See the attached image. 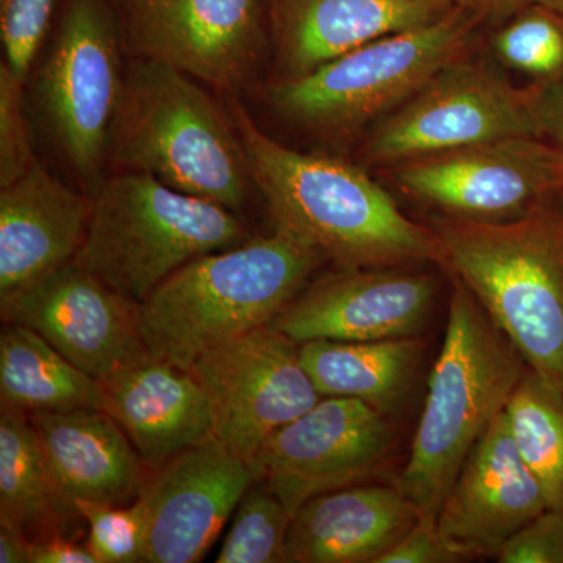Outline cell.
Masks as SVG:
<instances>
[{"label": "cell", "mask_w": 563, "mask_h": 563, "mask_svg": "<svg viewBox=\"0 0 563 563\" xmlns=\"http://www.w3.org/2000/svg\"><path fill=\"white\" fill-rule=\"evenodd\" d=\"M542 85L517 87L472 54L457 58L390 114L373 125L361 150L363 165L398 163L506 136H543Z\"/></svg>", "instance_id": "9"}, {"label": "cell", "mask_w": 563, "mask_h": 563, "mask_svg": "<svg viewBox=\"0 0 563 563\" xmlns=\"http://www.w3.org/2000/svg\"><path fill=\"white\" fill-rule=\"evenodd\" d=\"M420 340H313L299 344L306 372L322 398L358 399L385 415L398 409L413 383Z\"/></svg>", "instance_id": "23"}, {"label": "cell", "mask_w": 563, "mask_h": 563, "mask_svg": "<svg viewBox=\"0 0 563 563\" xmlns=\"http://www.w3.org/2000/svg\"><path fill=\"white\" fill-rule=\"evenodd\" d=\"M257 479L254 465L213 435L163 463L140 495L150 518L144 562L202 561Z\"/></svg>", "instance_id": "16"}, {"label": "cell", "mask_w": 563, "mask_h": 563, "mask_svg": "<svg viewBox=\"0 0 563 563\" xmlns=\"http://www.w3.org/2000/svg\"><path fill=\"white\" fill-rule=\"evenodd\" d=\"M282 79L393 33L442 20L454 0H265Z\"/></svg>", "instance_id": "18"}, {"label": "cell", "mask_w": 563, "mask_h": 563, "mask_svg": "<svg viewBox=\"0 0 563 563\" xmlns=\"http://www.w3.org/2000/svg\"><path fill=\"white\" fill-rule=\"evenodd\" d=\"M384 173L415 201L470 221L515 220L563 192L562 152L529 135L437 152Z\"/></svg>", "instance_id": "10"}, {"label": "cell", "mask_w": 563, "mask_h": 563, "mask_svg": "<svg viewBox=\"0 0 563 563\" xmlns=\"http://www.w3.org/2000/svg\"><path fill=\"white\" fill-rule=\"evenodd\" d=\"M477 14L455 5L442 20L384 36L269 88L273 109L321 139H347L374 125L433 74L472 54Z\"/></svg>", "instance_id": "7"}, {"label": "cell", "mask_w": 563, "mask_h": 563, "mask_svg": "<svg viewBox=\"0 0 563 563\" xmlns=\"http://www.w3.org/2000/svg\"><path fill=\"white\" fill-rule=\"evenodd\" d=\"M110 155L124 172L151 174L232 211L254 184L231 117L190 76L146 58L125 68Z\"/></svg>", "instance_id": "5"}, {"label": "cell", "mask_w": 563, "mask_h": 563, "mask_svg": "<svg viewBox=\"0 0 563 563\" xmlns=\"http://www.w3.org/2000/svg\"><path fill=\"white\" fill-rule=\"evenodd\" d=\"M102 384L103 410L128 433L151 472L213 435L209 399L188 369L151 357Z\"/></svg>", "instance_id": "20"}, {"label": "cell", "mask_w": 563, "mask_h": 563, "mask_svg": "<svg viewBox=\"0 0 563 563\" xmlns=\"http://www.w3.org/2000/svg\"><path fill=\"white\" fill-rule=\"evenodd\" d=\"M533 0H454L455 5L472 11L483 21L506 22Z\"/></svg>", "instance_id": "36"}, {"label": "cell", "mask_w": 563, "mask_h": 563, "mask_svg": "<svg viewBox=\"0 0 563 563\" xmlns=\"http://www.w3.org/2000/svg\"><path fill=\"white\" fill-rule=\"evenodd\" d=\"M325 261L277 228L192 258L139 303L141 336L152 357L188 369L202 352L272 324Z\"/></svg>", "instance_id": "2"}, {"label": "cell", "mask_w": 563, "mask_h": 563, "mask_svg": "<svg viewBox=\"0 0 563 563\" xmlns=\"http://www.w3.org/2000/svg\"><path fill=\"white\" fill-rule=\"evenodd\" d=\"M74 509L88 526L87 547L99 563L144 562L150 532L143 498L117 506L74 499Z\"/></svg>", "instance_id": "29"}, {"label": "cell", "mask_w": 563, "mask_h": 563, "mask_svg": "<svg viewBox=\"0 0 563 563\" xmlns=\"http://www.w3.org/2000/svg\"><path fill=\"white\" fill-rule=\"evenodd\" d=\"M540 85L543 136L563 154V79Z\"/></svg>", "instance_id": "35"}, {"label": "cell", "mask_w": 563, "mask_h": 563, "mask_svg": "<svg viewBox=\"0 0 563 563\" xmlns=\"http://www.w3.org/2000/svg\"><path fill=\"white\" fill-rule=\"evenodd\" d=\"M292 515L263 481L244 493L232 515L218 563L287 562V540Z\"/></svg>", "instance_id": "28"}, {"label": "cell", "mask_w": 563, "mask_h": 563, "mask_svg": "<svg viewBox=\"0 0 563 563\" xmlns=\"http://www.w3.org/2000/svg\"><path fill=\"white\" fill-rule=\"evenodd\" d=\"M0 399L2 406L27 413L103 410L106 388L32 329L5 322L0 333Z\"/></svg>", "instance_id": "25"}, {"label": "cell", "mask_w": 563, "mask_h": 563, "mask_svg": "<svg viewBox=\"0 0 563 563\" xmlns=\"http://www.w3.org/2000/svg\"><path fill=\"white\" fill-rule=\"evenodd\" d=\"M57 9L58 0H0L2 63L24 84L49 40Z\"/></svg>", "instance_id": "30"}, {"label": "cell", "mask_w": 563, "mask_h": 563, "mask_svg": "<svg viewBox=\"0 0 563 563\" xmlns=\"http://www.w3.org/2000/svg\"><path fill=\"white\" fill-rule=\"evenodd\" d=\"M437 296L431 273L339 268L307 284L272 322L296 343L413 339Z\"/></svg>", "instance_id": "15"}, {"label": "cell", "mask_w": 563, "mask_h": 563, "mask_svg": "<svg viewBox=\"0 0 563 563\" xmlns=\"http://www.w3.org/2000/svg\"><path fill=\"white\" fill-rule=\"evenodd\" d=\"M24 85L0 65V187L20 179L38 162L24 113Z\"/></svg>", "instance_id": "31"}, {"label": "cell", "mask_w": 563, "mask_h": 563, "mask_svg": "<svg viewBox=\"0 0 563 563\" xmlns=\"http://www.w3.org/2000/svg\"><path fill=\"white\" fill-rule=\"evenodd\" d=\"M495 57L533 84L563 79V13L532 2L515 13L492 38Z\"/></svg>", "instance_id": "27"}, {"label": "cell", "mask_w": 563, "mask_h": 563, "mask_svg": "<svg viewBox=\"0 0 563 563\" xmlns=\"http://www.w3.org/2000/svg\"><path fill=\"white\" fill-rule=\"evenodd\" d=\"M188 372L209 399L213 437L251 463L274 432L322 398L299 343L272 324L202 352Z\"/></svg>", "instance_id": "11"}, {"label": "cell", "mask_w": 563, "mask_h": 563, "mask_svg": "<svg viewBox=\"0 0 563 563\" xmlns=\"http://www.w3.org/2000/svg\"><path fill=\"white\" fill-rule=\"evenodd\" d=\"M499 563H563V509H547L496 554Z\"/></svg>", "instance_id": "32"}, {"label": "cell", "mask_w": 563, "mask_h": 563, "mask_svg": "<svg viewBox=\"0 0 563 563\" xmlns=\"http://www.w3.org/2000/svg\"><path fill=\"white\" fill-rule=\"evenodd\" d=\"M533 2L543 3V5L550 7L563 13V0H533Z\"/></svg>", "instance_id": "38"}, {"label": "cell", "mask_w": 563, "mask_h": 563, "mask_svg": "<svg viewBox=\"0 0 563 563\" xmlns=\"http://www.w3.org/2000/svg\"><path fill=\"white\" fill-rule=\"evenodd\" d=\"M229 109L274 228L298 236L339 268L418 263L443 268L435 231L402 213L365 168L284 146L255 124L239 99L232 98Z\"/></svg>", "instance_id": "1"}, {"label": "cell", "mask_w": 563, "mask_h": 563, "mask_svg": "<svg viewBox=\"0 0 563 563\" xmlns=\"http://www.w3.org/2000/svg\"><path fill=\"white\" fill-rule=\"evenodd\" d=\"M444 269L466 285L526 365L563 395V192L521 217H435Z\"/></svg>", "instance_id": "3"}, {"label": "cell", "mask_w": 563, "mask_h": 563, "mask_svg": "<svg viewBox=\"0 0 563 563\" xmlns=\"http://www.w3.org/2000/svg\"><path fill=\"white\" fill-rule=\"evenodd\" d=\"M122 46L114 0H63L35 76L47 135L73 172L95 187L124 92Z\"/></svg>", "instance_id": "8"}, {"label": "cell", "mask_w": 563, "mask_h": 563, "mask_svg": "<svg viewBox=\"0 0 563 563\" xmlns=\"http://www.w3.org/2000/svg\"><path fill=\"white\" fill-rule=\"evenodd\" d=\"M418 517L398 485L358 484L314 496L292 515L287 562L377 563Z\"/></svg>", "instance_id": "21"}, {"label": "cell", "mask_w": 563, "mask_h": 563, "mask_svg": "<svg viewBox=\"0 0 563 563\" xmlns=\"http://www.w3.org/2000/svg\"><path fill=\"white\" fill-rule=\"evenodd\" d=\"M29 563H99L87 543L70 539L68 532H54L32 540Z\"/></svg>", "instance_id": "34"}, {"label": "cell", "mask_w": 563, "mask_h": 563, "mask_svg": "<svg viewBox=\"0 0 563 563\" xmlns=\"http://www.w3.org/2000/svg\"><path fill=\"white\" fill-rule=\"evenodd\" d=\"M0 312L3 322L32 329L101 383L152 357L140 332L139 302L76 261L0 302Z\"/></svg>", "instance_id": "14"}, {"label": "cell", "mask_w": 563, "mask_h": 563, "mask_svg": "<svg viewBox=\"0 0 563 563\" xmlns=\"http://www.w3.org/2000/svg\"><path fill=\"white\" fill-rule=\"evenodd\" d=\"M518 453L542 488L548 509H563V395L528 368L507 402Z\"/></svg>", "instance_id": "26"}, {"label": "cell", "mask_w": 563, "mask_h": 563, "mask_svg": "<svg viewBox=\"0 0 563 563\" xmlns=\"http://www.w3.org/2000/svg\"><path fill=\"white\" fill-rule=\"evenodd\" d=\"M548 509L542 488L515 446L506 413L466 459L437 526L463 561L493 555Z\"/></svg>", "instance_id": "17"}, {"label": "cell", "mask_w": 563, "mask_h": 563, "mask_svg": "<svg viewBox=\"0 0 563 563\" xmlns=\"http://www.w3.org/2000/svg\"><path fill=\"white\" fill-rule=\"evenodd\" d=\"M124 46L222 91L242 88L266 46L265 0H114Z\"/></svg>", "instance_id": "12"}, {"label": "cell", "mask_w": 563, "mask_h": 563, "mask_svg": "<svg viewBox=\"0 0 563 563\" xmlns=\"http://www.w3.org/2000/svg\"><path fill=\"white\" fill-rule=\"evenodd\" d=\"M80 518L73 503L65 498L31 415L2 406L0 412V525L40 539L54 532H68Z\"/></svg>", "instance_id": "24"}, {"label": "cell", "mask_w": 563, "mask_h": 563, "mask_svg": "<svg viewBox=\"0 0 563 563\" xmlns=\"http://www.w3.org/2000/svg\"><path fill=\"white\" fill-rule=\"evenodd\" d=\"M393 446L395 431L387 415L358 399L325 396L274 432L252 465L295 515L314 496L372 479Z\"/></svg>", "instance_id": "13"}, {"label": "cell", "mask_w": 563, "mask_h": 563, "mask_svg": "<svg viewBox=\"0 0 563 563\" xmlns=\"http://www.w3.org/2000/svg\"><path fill=\"white\" fill-rule=\"evenodd\" d=\"M31 415L55 483L69 503L124 506L140 498L151 470L106 410Z\"/></svg>", "instance_id": "22"}, {"label": "cell", "mask_w": 563, "mask_h": 563, "mask_svg": "<svg viewBox=\"0 0 563 563\" xmlns=\"http://www.w3.org/2000/svg\"><path fill=\"white\" fill-rule=\"evenodd\" d=\"M453 282L442 351L398 483L428 518H437L466 459L529 368L466 285Z\"/></svg>", "instance_id": "4"}, {"label": "cell", "mask_w": 563, "mask_h": 563, "mask_svg": "<svg viewBox=\"0 0 563 563\" xmlns=\"http://www.w3.org/2000/svg\"><path fill=\"white\" fill-rule=\"evenodd\" d=\"M91 207L40 162L0 187V302L77 257Z\"/></svg>", "instance_id": "19"}, {"label": "cell", "mask_w": 563, "mask_h": 563, "mask_svg": "<svg viewBox=\"0 0 563 563\" xmlns=\"http://www.w3.org/2000/svg\"><path fill=\"white\" fill-rule=\"evenodd\" d=\"M31 540L9 526L0 525V562L29 563Z\"/></svg>", "instance_id": "37"}, {"label": "cell", "mask_w": 563, "mask_h": 563, "mask_svg": "<svg viewBox=\"0 0 563 563\" xmlns=\"http://www.w3.org/2000/svg\"><path fill=\"white\" fill-rule=\"evenodd\" d=\"M461 555L446 543L437 518L418 517L417 523L380 555L377 563H457Z\"/></svg>", "instance_id": "33"}, {"label": "cell", "mask_w": 563, "mask_h": 563, "mask_svg": "<svg viewBox=\"0 0 563 563\" xmlns=\"http://www.w3.org/2000/svg\"><path fill=\"white\" fill-rule=\"evenodd\" d=\"M91 199L90 224L74 261L139 303L192 258L251 239L232 210L146 173L117 174Z\"/></svg>", "instance_id": "6"}]
</instances>
